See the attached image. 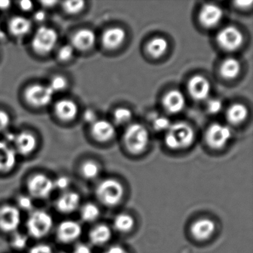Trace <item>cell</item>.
Segmentation results:
<instances>
[{"label":"cell","instance_id":"6da1fadb","mask_svg":"<svg viewBox=\"0 0 253 253\" xmlns=\"http://www.w3.org/2000/svg\"><path fill=\"white\" fill-rule=\"evenodd\" d=\"M195 133L190 126L186 123L171 124L166 131L165 143L173 150L186 149L193 143Z\"/></svg>","mask_w":253,"mask_h":253},{"label":"cell","instance_id":"7a4b0ae2","mask_svg":"<svg viewBox=\"0 0 253 253\" xmlns=\"http://www.w3.org/2000/svg\"><path fill=\"white\" fill-rule=\"evenodd\" d=\"M54 220L52 216L42 210L32 211L26 221V229L29 236L35 239H42L52 230Z\"/></svg>","mask_w":253,"mask_h":253},{"label":"cell","instance_id":"3957f363","mask_svg":"<svg viewBox=\"0 0 253 253\" xmlns=\"http://www.w3.org/2000/svg\"><path fill=\"white\" fill-rule=\"evenodd\" d=\"M96 197L103 205L108 207H116L122 201L124 188L122 183L113 178L103 180L96 188Z\"/></svg>","mask_w":253,"mask_h":253},{"label":"cell","instance_id":"277c9868","mask_svg":"<svg viewBox=\"0 0 253 253\" xmlns=\"http://www.w3.org/2000/svg\"><path fill=\"white\" fill-rule=\"evenodd\" d=\"M150 135L146 126L140 124H131L124 133V141L130 152L140 154L147 148Z\"/></svg>","mask_w":253,"mask_h":253},{"label":"cell","instance_id":"5b68a950","mask_svg":"<svg viewBox=\"0 0 253 253\" xmlns=\"http://www.w3.org/2000/svg\"><path fill=\"white\" fill-rule=\"evenodd\" d=\"M29 195L38 200H46L54 192V180L46 174L38 173L29 177L26 184Z\"/></svg>","mask_w":253,"mask_h":253},{"label":"cell","instance_id":"8992f818","mask_svg":"<svg viewBox=\"0 0 253 253\" xmlns=\"http://www.w3.org/2000/svg\"><path fill=\"white\" fill-rule=\"evenodd\" d=\"M58 35L52 28L41 26L35 32L32 41L34 51L39 54L51 52L57 45Z\"/></svg>","mask_w":253,"mask_h":253},{"label":"cell","instance_id":"52a82bcc","mask_svg":"<svg viewBox=\"0 0 253 253\" xmlns=\"http://www.w3.org/2000/svg\"><path fill=\"white\" fill-rule=\"evenodd\" d=\"M22 221L21 211L17 206H0V230L5 233H15Z\"/></svg>","mask_w":253,"mask_h":253},{"label":"cell","instance_id":"ba28073f","mask_svg":"<svg viewBox=\"0 0 253 253\" xmlns=\"http://www.w3.org/2000/svg\"><path fill=\"white\" fill-rule=\"evenodd\" d=\"M232 136L230 127L221 124H213L207 129L206 140L210 147L219 149L224 147L229 143Z\"/></svg>","mask_w":253,"mask_h":253},{"label":"cell","instance_id":"9c48e42d","mask_svg":"<svg viewBox=\"0 0 253 253\" xmlns=\"http://www.w3.org/2000/svg\"><path fill=\"white\" fill-rule=\"evenodd\" d=\"M54 91L49 85L35 84L25 92V97L29 104L35 107H44L49 104L54 97Z\"/></svg>","mask_w":253,"mask_h":253},{"label":"cell","instance_id":"30bf717a","mask_svg":"<svg viewBox=\"0 0 253 253\" xmlns=\"http://www.w3.org/2000/svg\"><path fill=\"white\" fill-rule=\"evenodd\" d=\"M243 41L241 31L233 26H226L217 35V44L226 51H235L242 45Z\"/></svg>","mask_w":253,"mask_h":253},{"label":"cell","instance_id":"8fae6325","mask_svg":"<svg viewBox=\"0 0 253 253\" xmlns=\"http://www.w3.org/2000/svg\"><path fill=\"white\" fill-rule=\"evenodd\" d=\"M83 229L78 221L66 220L58 225L56 231V238L63 244L75 242L82 235Z\"/></svg>","mask_w":253,"mask_h":253},{"label":"cell","instance_id":"7c38bea8","mask_svg":"<svg viewBox=\"0 0 253 253\" xmlns=\"http://www.w3.org/2000/svg\"><path fill=\"white\" fill-rule=\"evenodd\" d=\"M81 201L79 194L72 191H66L56 200V210L62 214H72L79 209Z\"/></svg>","mask_w":253,"mask_h":253},{"label":"cell","instance_id":"4fadbf2b","mask_svg":"<svg viewBox=\"0 0 253 253\" xmlns=\"http://www.w3.org/2000/svg\"><path fill=\"white\" fill-rule=\"evenodd\" d=\"M188 91L191 97L195 100H205L208 98L211 92V85L207 78L195 75L189 80Z\"/></svg>","mask_w":253,"mask_h":253},{"label":"cell","instance_id":"5bb4252c","mask_svg":"<svg viewBox=\"0 0 253 253\" xmlns=\"http://www.w3.org/2000/svg\"><path fill=\"white\" fill-rule=\"evenodd\" d=\"M216 230L215 223L210 218H200L193 222L190 227L192 236L196 241H205L210 239Z\"/></svg>","mask_w":253,"mask_h":253},{"label":"cell","instance_id":"9a60e30c","mask_svg":"<svg viewBox=\"0 0 253 253\" xmlns=\"http://www.w3.org/2000/svg\"><path fill=\"white\" fill-rule=\"evenodd\" d=\"M223 16V11L220 6L214 4H206L200 11L199 20L203 26L210 29L218 25Z\"/></svg>","mask_w":253,"mask_h":253},{"label":"cell","instance_id":"2e32d148","mask_svg":"<svg viewBox=\"0 0 253 253\" xmlns=\"http://www.w3.org/2000/svg\"><path fill=\"white\" fill-rule=\"evenodd\" d=\"M17 152L5 141H0V174H8L15 168Z\"/></svg>","mask_w":253,"mask_h":253},{"label":"cell","instance_id":"e0dca14e","mask_svg":"<svg viewBox=\"0 0 253 253\" xmlns=\"http://www.w3.org/2000/svg\"><path fill=\"white\" fill-rule=\"evenodd\" d=\"M14 144L15 151L20 155H29L34 152L38 146V140L33 134L30 132L20 133L14 137Z\"/></svg>","mask_w":253,"mask_h":253},{"label":"cell","instance_id":"ac0fdd59","mask_svg":"<svg viewBox=\"0 0 253 253\" xmlns=\"http://www.w3.org/2000/svg\"><path fill=\"white\" fill-rule=\"evenodd\" d=\"M164 109L171 114H177L182 112L186 106L184 94L177 89L168 91L163 100Z\"/></svg>","mask_w":253,"mask_h":253},{"label":"cell","instance_id":"d6986e66","mask_svg":"<svg viewBox=\"0 0 253 253\" xmlns=\"http://www.w3.org/2000/svg\"><path fill=\"white\" fill-rule=\"evenodd\" d=\"M115 126L105 120H97L91 125V134L93 137L100 142L109 141L115 135Z\"/></svg>","mask_w":253,"mask_h":253},{"label":"cell","instance_id":"ffe728a7","mask_svg":"<svg viewBox=\"0 0 253 253\" xmlns=\"http://www.w3.org/2000/svg\"><path fill=\"white\" fill-rule=\"evenodd\" d=\"M126 38V33L121 28L114 27L108 29L102 36V43L107 49H115L121 46Z\"/></svg>","mask_w":253,"mask_h":253},{"label":"cell","instance_id":"44dd1931","mask_svg":"<svg viewBox=\"0 0 253 253\" xmlns=\"http://www.w3.org/2000/svg\"><path fill=\"white\" fill-rule=\"evenodd\" d=\"M96 35L90 29H81L77 32L72 38V45L79 51H87L94 45Z\"/></svg>","mask_w":253,"mask_h":253},{"label":"cell","instance_id":"7402d4cb","mask_svg":"<svg viewBox=\"0 0 253 253\" xmlns=\"http://www.w3.org/2000/svg\"><path fill=\"white\" fill-rule=\"evenodd\" d=\"M56 115L63 121L75 119L78 114V106L75 102L68 99L59 100L54 107Z\"/></svg>","mask_w":253,"mask_h":253},{"label":"cell","instance_id":"603a6c76","mask_svg":"<svg viewBox=\"0 0 253 253\" xmlns=\"http://www.w3.org/2000/svg\"><path fill=\"white\" fill-rule=\"evenodd\" d=\"M111 228L104 223L96 225L88 234L90 242L94 246H103L109 242L112 238Z\"/></svg>","mask_w":253,"mask_h":253},{"label":"cell","instance_id":"cb8c5ba5","mask_svg":"<svg viewBox=\"0 0 253 253\" xmlns=\"http://www.w3.org/2000/svg\"><path fill=\"white\" fill-rule=\"evenodd\" d=\"M32 23L30 20L22 16L12 17L8 23V29L11 35L17 38H23L32 30Z\"/></svg>","mask_w":253,"mask_h":253},{"label":"cell","instance_id":"d4e9b609","mask_svg":"<svg viewBox=\"0 0 253 253\" xmlns=\"http://www.w3.org/2000/svg\"><path fill=\"white\" fill-rule=\"evenodd\" d=\"M241 72V63L238 59L229 57L222 63L220 73L226 79H234Z\"/></svg>","mask_w":253,"mask_h":253},{"label":"cell","instance_id":"484cf974","mask_svg":"<svg viewBox=\"0 0 253 253\" xmlns=\"http://www.w3.org/2000/svg\"><path fill=\"white\" fill-rule=\"evenodd\" d=\"M134 219L128 213H120L114 219L113 226L121 233H128L134 226Z\"/></svg>","mask_w":253,"mask_h":253},{"label":"cell","instance_id":"4316f807","mask_svg":"<svg viewBox=\"0 0 253 253\" xmlns=\"http://www.w3.org/2000/svg\"><path fill=\"white\" fill-rule=\"evenodd\" d=\"M248 115V111L244 105L235 103L226 111V118L232 124H238L243 122Z\"/></svg>","mask_w":253,"mask_h":253},{"label":"cell","instance_id":"83f0119b","mask_svg":"<svg viewBox=\"0 0 253 253\" xmlns=\"http://www.w3.org/2000/svg\"><path fill=\"white\" fill-rule=\"evenodd\" d=\"M169 43L167 40L161 37H157L149 41L147 45V51L152 57L158 58L167 52Z\"/></svg>","mask_w":253,"mask_h":253},{"label":"cell","instance_id":"f1b7e54d","mask_svg":"<svg viewBox=\"0 0 253 253\" xmlns=\"http://www.w3.org/2000/svg\"><path fill=\"white\" fill-rule=\"evenodd\" d=\"M99 207L93 203H87L81 208V217L86 223H93L100 217Z\"/></svg>","mask_w":253,"mask_h":253},{"label":"cell","instance_id":"f546056e","mask_svg":"<svg viewBox=\"0 0 253 253\" xmlns=\"http://www.w3.org/2000/svg\"><path fill=\"white\" fill-rule=\"evenodd\" d=\"M81 171L84 178L87 180H93L100 174V167L98 164L94 161H85L81 166Z\"/></svg>","mask_w":253,"mask_h":253},{"label":"cell","instance_id":"4dcf8cb0","mask_svg":"<svg viewBox=\"0 0 253 253\" xmlns=\"http://www.w3.org/2000/svg\"><path fill=\"white\" fill-rule=\"evenodd\" d=\"M114 119L118 125L123 126L128 124L132 119V112L125 107H121L115 110Z\"/></svg>","mask_w":253,"mask_h":253},{"label":"cell","instance_id":"1f68e13d","mask_svg":"<svg viewBox=\"0 0 253 253\" xmlns=\"http://www.w3.org/2000/svg\"><path fill=\"white\" fill-rule=\"evenodd\" d=\"M85 7V2L82 0L66 1L63 2V8L69 14H77L81 12Z\"/></svg>","mask_w":253,"mask_h":253},{"label":"cell","instance_id":"d6a6232c","mask_svg":"<svg viewBox=\"0 0 253 253\" xmlns=\"http://www.w3.org/2000/svg\"><path fill=\"white\" fill-rule=\"evenodd\" d=\"M152 124L153 128L158 131H167L171 126V122L167 117L162 115H156L152 119Z\"/></svg>","mask_w":253,"mask_h":253},{"label":"cell","instance_id":"836d02e7","mask_svg":"<svg viewBox=\"0 0 253 253\" xmlns=\"http://www.w3.org/2000/svg\"><path fill=\"white\" fill-rule=\"evenodd\" d=\"M28 244V236L24 234L15 232L11 239V246L17 250H23Z\"/></svg>","mask_w":253,"mask_h":253},{"label":"cell","instance_id":"e575fe53","mask_svg":"<svg viewBox=\"0 0 253 253\" xmlns=\"http://www.w3.org/2000/svg\"><path fill=\"white\" fill-rule=\"evenodd\" d=\"M50 88L54 93L59 92L66 89L68 85V81L64 77L55 76L51 79L49 85Z\"/></svg>","mask_w":253,"mask_h":253},{"label":"cell","instance_id":"d590c367","mask_svg":"<svg viewBox=\"0 0 253 253\" xmlns=\"http://www.w3.org/2000/svg\"><path fill=\"white\" fill-rule=\"evenodd\" d=\"M17 207L23 211H32L34 208L33 198L29 195H23L17 198Z\"/></svg>","mask_w":253,"mask_h":253},{"label":"cell","instance_id":"8d00e7d4","mask_svg":"<svg viewBox=\"0 0 253 253\" xmlns=\"http://www.w3.org/2000/svg\"><path fill=\"white\" fill-rule=\"evenodd\" d=\"M74 54H75L74 47L72 45L66 44V45L60 47L57 55H58V58L60 59V60L66 62L69 61L73 57Z\"/></svg>","mask_w":253,"mask_h":253},{"label":"cell","instance_id":"74e56055","mask_svg":"<svg viewBox=\"0 0 253 253\" xmlns=\"http://www.w3.org/2000/svg\"><path fill=\"white\" fill-rule=\"evenodd\" d=\"M54 189L66 192L70 186L71 180L69 177H66V176H60L54 180Z\"/></svg>","mask_w":253,"mask_h":253},{"label":"cell","instance_id":"f35d334b","mask_svg":"<svg viewBox=\"0 0 253 253\" xmlns=\"http://www.w3.org/2000/svg\"><path fill=\"white\" fill-rule=\"evenodd\" d=\"M207 110L210 114L212 115H216L218 114L220 111L223 109V103L221 100L218 99H211L207 103Z\"/></svg>","mask_w":253,"mask_h":253},{"label":"cell","instance_id":"ab89813d","mask_svg":"<svg viewBox=\"0 0 253 253\" xmlns=\"http://www.w3.org/2000/svg\"><path fill=\"white\" fill-rule=\"evenodd\" d=\"M29 253H53L52 247L47 244H38L29 250Z\"/></svg>","mask_w":253,"mask_h":253},{"label":"cell","instance_id":"60d3db41","mask_svg":"<svg viewBox=\"0 0 253 253\" xmlns=\"http://www.w3.org/2000/svg\"><path fill=\"white\" fill-rule=\"evenodd\" d=\"M10 121L9 115L5 111L0 110V131H4L8 128Z\"/></svg>","mask_w":253,"mask_h":253},{"label":"cell","instance_id":"b9f144b4","mask_svg":"<svg viewBox=\"0 0 253 253\" xmlns=\"http://www.w3.org/2000/svg\"><path fill=\"white\" fill-rule=\"evenodd\" d=\"M73 253H92V250L88 244L80 243L75 246Z\"/></svg>","mask_w":253,"mask_h":253},{"label":"cell","instance_id":"7bdbcfd3","mask_svg":"<svg viewBox=\"0 0 253 253\" xmlns=\"http://www.w3.org/2000/svg\"><path fill=\"white\" fill-rule=\"evenodd\" d=\"M84 119L88 124L92 125L95 121H97L96 114L92 110H87L84 115Z\"/></svg>","mask_w":253,"mask_h":253},{"label":"cell","instance_id":"ee69618b","mask_svg":"<svg viewBox=\"0 0 253 253\" xmlns=\"http://www.w3.org/2000/svg\"><path fill=\"white\" fill-rule=\"evenodd\" d=\"M102 253H129L126 249L119 245L112 246Z\"/></svg>","mask_w":253,"mask_h":253},{"label":"cell","instance_id":"f6af8a7d","mask_svg":"<svg viewBox=\"0 0 253 253\" xmlns=\"http://www.w3.org/2000/svg\"><path fill=\"white\" fill-rule=\"evenodd\" d=\"M19 6L23 11H30L33 8L34 4L32 1H29V0H23L19 2Z\"/></svg>","mask_w":253,"mask_h":253},{"label":"cell","instance_id":"bcb514c9","mask_svg":"<svg viewBox=\"0 0 253 253\" xmlns=\"http://www.w3.org/2000/svg\"><path fill=\"white\" fill-rule=\"evenodd\" d=\"M46 17V14L43 11H37L35 14V20H36L38 23H41V22L44 21Z\"/></svg>","mask_w":253,"mask_h":253},{"label":"cell","instance_id":"7dc6e473","mask_svg":"<svg viewBox=\"0 0 253 253\" xmlns=\"http://www.w3.org/2000/svg\"><path fill=\"white\" fill-rule=\"evenodd\" d=\"M235 4L240 8H244L250 7L253 4V2L252 1H238V2H235Z\"/></svg>","mask_w":253,"mask_h":253},{"label":"cell","instance_id":"c3c4849f","mask_svg":"<svg viewBox=\"0 0 253 253\" xmlns=\"http://www.w3.org/2000/svg\"><path fill=\"white\" fill-rule=\"evenodd\" d=\"M11 6V2L4 0V1H0V10H6Z\"/></svg>","mask_w":253,"mask_h":253},{"label":"cell","instance_id":"681fc988","mask_svg":"<svg viewBox=\"0 0 253 253\" xmlns=\"http://www.w3.org/2000/svg\"><path fill=\"white\" fill-rule=\"evenodd\" d=\"M41 3L45 8H51V7L54 6L55 4H57V2L56 1H42Z\"/></svg>","mask_w":253,"mask_h":253},{"label":"cell","instance_id":"f907efd6","mask_svg":"<svg viewBox=\"0 0 253 253\" xmlns=\"http://www.w3.org/2000/svg\"><path fill=\"white\" fill-rule=\"evenodd\" d=\"M5 38V34L2 32L1 27H0V40H3Z\"/></svg>","mask_w":253,"mask_h":253},{"label":"cell","instance_id":"816d5d0a","mask_svg":"<svg viewBox=\"0 0 253 253\" xmlns=\"http://www.w3.org/2000/svg\"><path fill=\"white\" fill-rule=\"evenodd\" d=\"M65 253V252H61V253Z\"/></svg>","mask_w":253,"mask_h":253}]
</instances>
